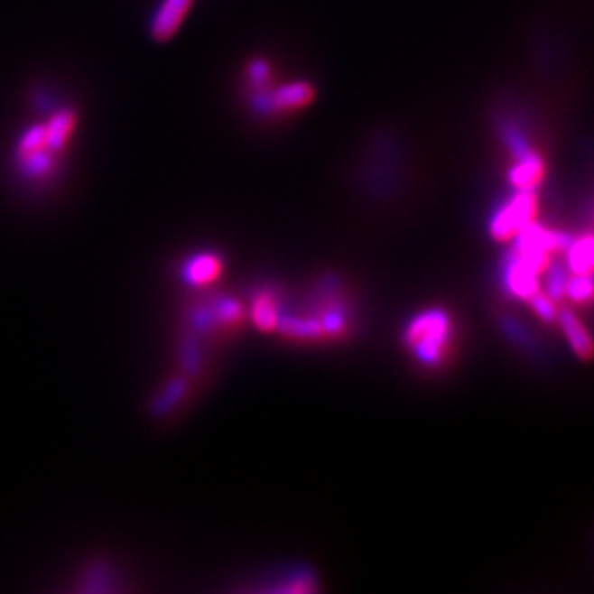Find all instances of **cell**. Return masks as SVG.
<instances>
[{
  "mask_svg": "<svg viewBox=\"0 0 594 594\" xmlns=\"http://www.w3.org/2000/svg\"><path fill=\"white\" fill-rule=\"evenodd\" d=\"M190 6L192 0H164L151 23V35L154 37V41L166 42L180 32Z\"/></svg>",
  "mask_w": 594,
  "mask_h": 594,
  "instance_id": "277c9868",
  "label": "cell"
},
{
  "mask_svg": "<svg viewBox=\"0 0 594 594\" xmlns=\"http://www.w3.org/2000/svg\"><path fill=\"white\" fill-rule=\"evenodd\" d=\"M221 270H224V262H221V258L210 255V252H204V255L192 256L185 264L183 277L192 287H206L214 283V281L221 275Z\"/></svg>",
  "mask_w": 594,
  "mask_h": 594,
  "instance_id": "ba28073f",
  "label": "cell"
},
{
  "mask_svg": "<svg viewBox=\"0 0 594 594\" xmlns=\"http://www.w3.org/2000/svg\"><path fill=\"white\" fill-rule=\"evenodd\" d=\"M568 272L573 275H590L592 274V235L587 233L575 241H570L566 246Z\"/></svg>",
  "mask_w": 594,
  "mask_h": 594,
  "instance_id": "30bf717a",
  "label": "cell"
},
{
  "mask_svg": "<svg viewBox=\"0 0 594 594\" xmlns=\"http://www.w3.org/2000/svg\"><path fill=\"white\" fill-rule=\"evenodd\" d=\"M517 160L514 168L508 172V180L517 190H534L537 189L544 175H546V164L543 156H539L531 148L527 151L515 154Z\"/></svg>",
  "mask_w": 594,
  "mask_h": 594,
  "instance_id": "5b68a950",
  "label": "cell"
},
{
  "mask_svg": "<svg viewBox=\"0 0 594 594\" xmlns=\"http://www.w3.org/2000/svg\"><path fill=\"white\" fill-rule=\"evenodd\" d=\"M573 304H589L592 301V281L590 275H573L568 279L566 294Z\"/></svg>",
  "mask_w": 594,
  "mask_h": 594,
  "instance_id": "8fae6325",
  "label": "cell"
},
{
  "mask_svg": "<svg viewBox=\"0 0 594 594\" xmlns=\"http://www.w3.org/2000/svg\"><path fill=\"white\" fill-rule=\"evenodd\" d=\"M406 347L423 366H441L452 347V320L444 310H427L406 329Z\"/></svg>",
  "mask_w": 594,
  "mask_h": 594,
  "instance_id": "6da1fadb",
  "label": "cell"
},
{
  "mask_svg": "<svg viewBox=\"0 0 594 594\" xmlns=\"http://www.w3.org/2000/svg\"><path fill=\"white\" fill-rule=\"evenodd\" d=\"M248 73H250L252 81H255V85L260 87V88H264V85L267 83V79H270V68H267V64L264 60L252 62Z\"/></svg>",
  "mask_w": 594,
  "mask_h": 594,
  "instance_id": "4fadbf2b",
  "label": "cell"
},
{
  "mask_svg": "<svg viewBox=\"0 0 594 594\" xmlns=\"http://www.w3.org/2000/svg\"><path fill=\"white\" fill-rule=\"evenodd\" d=\"M556 320L560 321L562 331H563V335H566L568 343H570L571 350L575 352L577 358L589 362L592 358V339L589 335V329L583 325V321L579 320L570 308H563L562 311H558Z\"/></svg>",
  "mask_w": 594,
  "mask_h": 594,
  "instance_id": "52a82bcc",
  "label": "cell"
},
{
  "mask_svg": "<svg viewBox=\"0 0 594 594\" xmlns=\"http://www.w3.org/2000/svg\"><path fill=\"white\" fill-rule=\"evenodd\" d=\"M539 199L534 190H517L515 195L504 202L498 212L491 218L488 235L497 243H510L522 233L529 224L537 219Z\"/></svg>",
  "mask_w": 594,
  "mask_h": 594,
  "instance_id": "7a4b0ae2",
  "label": "cell"
},
{
  "mask_svg": "<svg viewBox=\"0 0 594 594\" xmlns=\"http://www.w3.org/2000/svg\"><path fill=\"white\" fill-rule=\"evenodd\" d=\"M527 302H531L533 311L543 321H554L558 318V304H556V301L552 299V296H548L546 292L537 291Z\"/></svg>",
  "mask_w": 594,
  "mask_h": 594,
  "instance_id": "7c38bea8",
  "label": "cell"
},
{
  "mask_svg": "<svg viewBox=\"0 0 594 594\" xmlns=\"http://www.w3.org/2000/svg\"><path fill=\"white\" fill-rule=\"evenodd\" d=\"M316 100V88L308 81H292L277 87L272 93H260L255 98V107L262 114L296 112L310 107Z\"/></svg>",
  "mask_w": 594,
  "mask_h": 594,
  "instance_id": "3957f363",
  "label": "cell"
},
{
  "mask_svg": "<svg viewBox=\"0 0 594 594\" xmlns=\"http://www.w3.org/2000/svg\"><path fill=\"white\" fill-rule=\"evenodd\" d=\"M504 287L519 301H529L531 296L541 291V277L515 255L508 260L504 272Z\"/></svg>",
  "mask_w": 594,
  "mask_h": 594,
  "instance_id": "8992f818",
  "label": "cell"
},
{
  "mask_svg": "<svg viewBox=\"0 0 594 594\" xmlns=\"http://www.w3.org/2000/svg\"><path fill=\"white\" fill-rule=\"evenodd\" d=\"M279 304L277 299L270 291H262L256 294L255 302H252V321L262 333L277 331L279 325Z\"/></svg>",
  "mask_w": 594,
  "mask_h": 594,
  "instance_id": "9c48e42d",
  "label": "cell"
}]
</instances>
